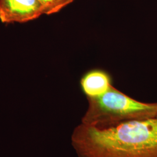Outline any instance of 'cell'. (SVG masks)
Instances as JSON below:
<instances>
[{"mask_svg":"<svg viewBox=\"0 0 157 157\" xmlns=\"http://www.w3.org/2000/svg\"><path fill=\"white\" fill-rule=\"evenodd\" d=\"M71 141L78 157H157V118L109 124L82 122Z\"/></svg>","mask_w":157,"mask_h":157,"instance_id":"1","label":"cell"},{"mask_svg":"<svg viewBox=\"0 0 157 157\" xmlns=\"http://www.w3.org/2000/svg\"><path fill=\"white\" fill-rule=\"evenodd\" d=\"M89 108L82 122L109 124L157 117V103H145L126 95L113 86L103 95L88 98Z\"/></svg>","mask_w":157,"mask_h":157,"instance_id":"2","label":"cell"},{"mask_svg":"<svg viewBox=\"0 0 157 157\" xmlns=\"http://www.w3.org/2000/svg\"><path fill=\"white\" fill-rule=\"evenodd\" d=\"M43 15L39 0H0V21L4 23L28 22Z\"/></svg>","mask_w":157,"mask_h":157,"instance_id":"3","label":"cell"},{"mask_svg":"<svg viewBox=\"0 0 157 157\" xmlns=\"http://www.w3.org/2000/svg\"><path fill=\"white\" fill-rule=\"evenodd\" d=\"M80 86L88 98L103 95L112 87L109 75L101 70H93L86 73L80 80Z\"/></svg>","mask_w":157,"mask_h":157,"instance_id":"4","label":"cell"},{"mask_svg":"<svg viewBox=\"0 0 157 157\" xmlns=\"http://www.w3.org/2000/svg\"><path fill=\"white\" fill-rule=\"evenodd\" d=\"M43 8L44 15L58 13L72 3L74 0H39Z\"/></svg>","mask_w":157,"mask_h":157,"instance_id":"5","label":"cell"},{"mask_svg":"<svg viewBox=\"0 0 157 157\" xmlns=\"http://www.w3.org/2000/svg\"></svg>","mask_w":157,"mask_h":157,"instance_id":"6","label":"cell"}]
</instances>
